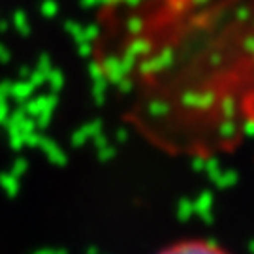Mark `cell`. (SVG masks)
<instances>
[{
  "mask_svg": "<svg viewBox=\"0 0 254 254\" xmlns=\"http://www.w3.org/2000/svg\"><path fill=\"white\" fill-rule=\"evenodd\" d=\"M127 40L156 141L218 149L254 121V0H141Z\"/></svg>",
  "mask_w": 254,
  "mask_h": 254,
  "instance_id": "cell-1",
  "label": "cell"
},
{
  "mask_svg": "<svg viewBox=\"0 0 254 254\" xmlns=\"http://www.w3.org/2000/svg\"><path fill=\"white\" fill-rule=\"evenodd\" d=\"M160 254H228L226 251L218 249L213 243L207 241H181L177 245H172L170 249L162 251Z\"/></svg>",
  "mask_w": 254,
  "mask_h": 254,
  "instance_id": "cell-2",
  "label": "cell"
}]
</instances>
